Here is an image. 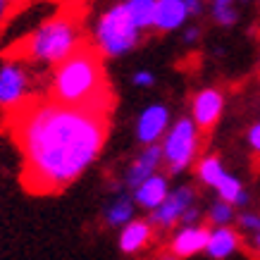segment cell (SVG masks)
Here are the masks:
<instances>
[{
	"label": "cell",
	"mask_w": 260,
	"mask_h": 260,
	"mask_svg": "<svg viewBox=\"0 0 260 260\" xmlns=\"http://www.w3.org/2000/svg\"><path fill=\"white\" fill-rule=\"evenodd\" d=\"M8 126L22 153V184L48 196L67 189L101 155L108 139L105 112L72 108L53 98H26L8 110Z\"/></svg>",
	"instance_id": "cell-1"
},
{
	"label": "cell",
	"mask_w": 260,
	"mask_h": 260,
	"mask_svg": "<svg viewBox=\"0 0 260 260\" xmlns=\"http://www.w3.org/2000/svg\"><path fill=\"white\" fill-rule=\"evenodd\" d=\"M48 98L72 108H86L110 115L112 91L105 77L101 50L84 43L70 57L57 62L53 70Z\"/></svg>",
	"instance_id": "cell-2"
},
{
	"label": "cell",
	"mask_w": 260,
	"mask_h": 260,
	"mask_svg": "<svg viewBox=\"0 0 260 260\" xmlns=\"http://www.w3.org/2000/svg\"><path fill=\"white\" fill-rule=\"evenodd\" d=\"M86 41L81 39V24L77 12L60 10L55 17L36 26L31 34H26L22 41H17L12 48L5 50L10 60H22V62H41L53 64L62 62L70 57L77 48H81Z\"/></svg>",
	"instance_id": "cell-3"
},
{
	"label": "cell",
	"mask_w": 260,
	"mask_h": 260,
	"mask_svg": "<svg viewBox=\"0 0 260 260\" xmlns=\"http://www.w3.org/2000/svg\"><path fill=\"white\" fill-rule=\"evenodd\" d=\"M139 41H141V29L129 17L124 3L112 5L98 19V26H95V48L101 50L103 55H108V57L126 55L129 50H134L139 46Z\"/></svg>",
	"instance_id": "cell-4"
},
{
	"label": "cell",
	"mask_w": 260,
	"mask_h": 260,
	"mask_svg": "<svg viewBox=\"0 0 260 260\" xmlns=\"http://www.w3.org/2000/svg\"><path fill=\"white\" fill-rule=\"evenodd\" d=\"M201 146V129L193 117H179L165 134L162 141V160L172 174H181L189 170L198 155Z\"/></svg>",
	"instance_id": "cell-5"
},
{
	"label": "cell",
	"mask_w": 260,
	"mask_h": 260,
	"mask_svg": "<svg viewBox=\"0 0 260 260\" xmlns=\"http://www.w3.org/2000/svg\"><path fill=\"white\" fill-rule=\"evenodd\" d=\"M193 203H196V189L189 186V184H181L177 189H170L165 201L155 210H150L148 222L155 229H172L174 224H179L181 215L186 213Z\"/></svg>",
	"instance_id": "cell-6"
},
{
	"label": "cell",
	"mask_w": 260,
	"mask_h": 260,
	"mask_svg": "<svg viewBox=\"0 0 260 260\" xmlns=\"http://www.w3.org/2000/svg\"><path fill=\"white\" fill-rule=\"evenodd\" d=\"M29 98V74L22 64L8 62L0 70V108L12 110Z\"/></svg>",
	"instance_id": "cell-7"
},
{
	"label": "cell",
	"mask_w": 260,
	"mask_h": 260,
	"mask_svg": "<svg viewBox=\"0 0 260 260\" xmlns=\"http://www.w3.org/2000/svg\"><path fill=\"white\" fill-rule=\"evenodd\" d=\"M222 112H224V93L220 88L208 86L201 88L196 95H193V103H191V117L198 124L201 132H208L213 129L217 122H220Z\"/></svg>",
	"instance_id": "cell-8"
},
{
	"label": "cell",
	"mask_w": 260,
	"mask_h": 260,
	"mask_svg": "<svg viewBox=\"0 0 260 260\" xmlns=\"http://www.w3.org/2000/svg\"><path fill=\"white\" fill-rule=\"evenodd\" d=\"M170 129V110L160 103H153L136 119V139L143 146L158 143Z\"/></svg>",
	"instance_id": "cell-9"
},
{
	"label": "cell",
	"mask_w": 260,
	"mask_h": 260,
	"mask_svg": "<svg viewBox=\"0 0 260 260\" xmlns=\"http://www.w3.org/2000/svg\"><path fill=\"white\" fill-rule=\"evenodd\" d=\"M208 237H210V227H205L201 222L198 224H181L170 241V251L179 260L193 258L198 253H205Z\"/></svg>",
	"instance_id": "cell-10"
},
{
	"label": "cell",
	"mask_w": 260,
	"mask_h": 260,
	"mask_svg": "<svg viewBox=\"0 0 260 260\" xmlns=\"http://www.w3.org/2000/svg\"><path fill=\"white\" fill-rule=\"evenodd\" d=\"M160 162H162V146H158V143L146 146L141 155L129 165V170H126V174H124V184L134 191L143 179H148L150 174L158 172Z\"/></svg>",
	"instance_id": "cell-11"
},
{
	"label": "cell",
	"mask_w": 260,
	"mask_h": 260,
	"mask_svg": "<svg viewBox=\"0 0 260 260\" xmlns=\"http://www.w3.org/2000/svg\"><path fill=\"white\" fill-rule=\"evenodd\" d=\"M241 248V237L232 224H222V227L210 229L208 246H205V255L210 260H227Z\"/></svg>",
	"instance_id": "cell-12"
},
{
	"label": "cell",
	"mask_w": 260,
	"mask_h": 260,
	"mask_svg": "<svg viewBox=\"0 0 260 260\" xmlns=\"http://www.w3.org/2000/svg\"><path fill=\"white\" fill-rule=\"evenodd\" d=\"M189 19V10L184 0H155V19L153 29L160 34L177 31Z\"/></svg>",
	"instance_id": "cell-13"
},
{
	"label": "cell",
	"mask_w": 260,
	"mask_h": 260,
	"mask_svg": "<svg viewBox=\"0 0 260 260\" xmlns=\"http://www.w3.org/2000/svg\"><path fill=\"white\" fill-rule=\"evenodd\" d=\"M153 224L148 220H132L126 222L119 232V251L126 255L141 253L146 246L153 241Z\"/></svg>",
	"instance_id": "cell-14"
},
{
	"label": "cell",
	"mask_w": 260,
	"mask_h": 260,
	"mask_svg": "<svg viewBox=\"0 0 260 260\" xmlns=\"http://www.w3.org/2000/svg\"><path fill=\"white\" fill-rule=\"evenodd\" d=\"M170 193V181L162 174H150L134 189V203L141 205L143 210H155Z\"/></svg>",
	"instance_id": "cell-15"
},
{
	"label": "cell",
	"mask_w": 260,
	"mask_h": 260,
	"mask_svg": "<svg viewBox=\"0 0 260 260\" xmlns=\"http://www.w3.org/2000/svg\"><path fill=\"white\" fill-rule=\"evenodd\" d=\"M215 191H217V198L232 203L234 208H246V205L251 203V193L246 191L244 181L239 179L237 174H232V172H227L224 177H222L220 184L215 186Z\"/></svg>",
	"instance_id": "cell-16"
},
{
	"label": "cell",
	"mask_w": 260,
	"mask_h": 260,
	"mask_svg": "<svg viewBox=\"0 0 260 260\" xmlns=\"http://www.w3.org/2000/svg\"><path fill=\"white\" fill-rule=\"evenodd\" d=\"M227 174V170H224V162H222L217 155H205V158L198 160L196 165V177L201 184H205V186H210V189H215L217 184H220V179Z\"/></svg>",
	"instance_id": "cell-17"
},
{
	"label": "cell",
	"mask_w": 260,
	"mask_h": 260,
	"mask_svg": "<svg viewBox=\"0 0 260 260\" xmlns=\"http://www.w3.org/2000/svg\"><path fill=\"white\" fill-rule=\"evenodd\" d=\"M124 8L134 24L146 31L153 29V19H155V0H124Z\"/></svg>",
	"instance_id": "cell-18"
},
{
	"label": "cell",
	"mask_w": 260,
	"mask_h": 260,
	"mask_svg": "<svg viewBox=\"0 0 260 260\" xmlns=\"http://www.w3.org/2000/svg\"><path fill=\"white\" fill-rule=\"evenodd\" d=\"M134 220V201L129 196H119L115 198L108 210H105V222L110 227H124L126 222Z\"/></svg>",
	"instance_id": "cell-19"
},
{
	"label": "cell",
	"mask_w": 260,
	"mask_h": 260,
	"mask_svg": "<svg viewBox=\"0 0 260 260\" xmlns=\"http://www.w3.org/2000/svg\"><path fill=\"white\" fill-rule=\"evenodd\" d=\"M208 220L213 227H222V224H232V222L237 220V208L227 201H222L217 198L210 208H208Z\"/></svg>",
	"instance_id": "cell-20"
},
{
	"label": "cell",
	"mask_w": 260,
	"mask_h": 260,
	"mask_svg": "<svg viewBox=\"0 0 260 260\" xmlns=\"http://www.w3.org/2000/svg\"><path fill=\"white\" fill-rule=\"evenodd\" d=\"M215 24L220 26H234L239 22V10L234 5H224V3H213V10H210Z\"/></svg>",
	"instance_id": "cell-21"
},
{
	"label": "cell",
	"mask_w": 260,
	"mask_h": 260,
	"mask_svg": "<svg viewBox=\"0 0 260 260\" xmlns=\"http://www.w3.org/2000/svg\"><path fill=\"white\" fill-rule=\"evenodd\" d=\"M239 222V229L244 232V234H258L260 232V215L258 213H241L237 217Z\"/></svg>",
	"instance_id": "cell-22"
},
{
	"label": "cell",
	"mask_w": 260,
	"mask_h": 260,
	"mask_svg": "<svg viewBox=\"0 0 260 260\" xmlns=\"http://www.w3.org/2000/svg\"><path fill=\"white\" fill-rule=\"evenodd\" d=\"M22 3H26V0H0V24L8 22L10 17L17 12V8H19Z\"/></svg>",
	"instance_id": "cell-23"
},
{
	"label": "cell",
	"mask_w": 260,
	"mask_h": 260,
	"mask_svg": "<svg viewBox=\"0 0 260 260\" xmlns=\"http://www.w3.org/2000/svg\"><path fill=\"white\" fill-rule=\"evenodd\" d=\"M132 81H134V86H139V88H150L155 84V74L148 70H139V72H134Z\"/></svg>",
	"instance_id": "cell-24"
},
{
	"label": "cell",
	"mask_w": 260,
	"mask_h": 260,
	"mask_svg": "<svg viewBox=\"0 0 260 260\" xmlns=\"http://www.w3.org/2000/svg\"><path fill=\"white\" fill-rule=\"evenodd\" d=\"M246 143H248V148H251L253 153L260 155V122L251 124V129L246 132Z\"/></svg>",
	"instance_id": "cell-25"
},
{
	"label": "cell",
	"mask_w": 260,
	"mask_h": 260,
	"mask_svg": "<svg viewBox=\"0 0 260 260\" xmlns=\"http://www.w3.org/2000/svg\"><path fill=\"white\" fill-rule=\"evenodd\" d=\"M198 222H201V210L196 205H191L189 210L181 215V224H198Z\"/></svg>",
	"instance_id": "cell-26"
},
{
	"label": "cell",
	"mask_w": 260,
	"mask_h": 260,
	"mask_svg": "<svg viewBox=\"0 0 260 260\" xmlns=\"http://www.w3.org/2000/svg\"><path fill=\"white\" fill-rule=\"evenodd\" d=\"M186 3V10H189V17H198L203 12V0H184Z\"/></svg>",
	"instance_id": "cell-27"
},
{
	"label": "cell",
	"mask_w": 260,
	"mask_h": 260,
	"mask_svg": "<svg viewBox=\"0 0 260 260\" xmlns=\"http://www.w3.org/2000/svg\"><path fill=\"white\" fill-rule=\"evenodd\" d=\"M198 39H201V29H198V26L184 29V43H196Z\"/></svg>",
	"instance_id": "cell-28"
},
{
	"label": "cell",
	"mask_w": 260,
	"mask_h": 260,
	"mask_svg": "<svg viewBox=\"0 0 260 260\" xmlns=\"http://www.w3.org/2000/svg\"><path fill=\"white\" fill-rule=\"evenodd\" d=\"M251 251H253V253H255V255H258V258H260V232H258V234H253V237H251Z\"/></svg>",
	"instance_id": "cell-29"
},
{
	"label": "cell",
	"mask_w": 260,
	"mask_h": 260,
	"mask_svg": "<svg viewBox=\"0 0 260 260\" xmlns=\"http://www.w3.org/2000/svg\"><path fill=\"white\" fill-rule=\"evenodd\" d=\"M158 260H179V258H177V255H174L172 251H167V253H162V255H160Z\"/></svg>",
	"instance_id": "cell-30"
},
{
	"label": "cell",
	"mask_w": 260,
	"mask_h": 260,
	"mask_svg": "<svg viewBox=\"0 0 260 260\" xmlns=\"http://www.w3.org/2000/svg\"><path fill=\"white\" fill-rule=\"evenodd\" d=\"M213 3H224V5H234V0H213Z\"/></svg>",
	"instance_id": "cell-31"
}]
</instances>
